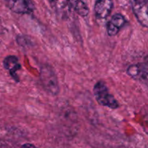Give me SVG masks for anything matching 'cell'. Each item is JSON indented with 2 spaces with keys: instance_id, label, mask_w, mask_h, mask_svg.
Wrapping results in <instances>:
<instances>
[{
  "instance_id": "1",
  "label": "cell",
  "mask_w": 148,
  "mask_h": 148,
  "mask_svg": "<svg viewBox=\"0 0 148 148\" xmlns=\"http://www.w3.org/2000/svg\"><path fill=\"white\" fill-rule=\"evenodd\" d=\"M93 94L97 102L103 106L108 107L111 109H116L119 107V103L114 96L109 92L108 87L102 80L95 84Z\"/></svg>"
},
{
  "instance_id": "2",
  "label": "cell",
  "mask_w": 148,
  "mask_h": 148,
  "mask_svg": "<svg viewBox=\"0 0 148 148\" xmlns=\"http://www.w3.org/2000/svg\"><path fill=\"white\" fill-rule=\"evenodd\" d=\"M40 78L45 90L53 96L59 93V80L53 68L47 64L43 65L40 69Z\"/></svg>"
},
{
  "instance_id": "3",
  "label": "cell",
  "mask_w": 148,
  "mask_h": 148,
  "mask_svg": "<svg viewBox=\"0 0 148 148\" xmlns=\"http://www.w3.org/2000/svg\"><path fill=\"white\" fill-rule=\"evenodd\" d=\"M133 13L143 27H148V1L135 0L131 1Z\"/></svg>"
},
{
  "instance_id": "4",
  "label": "cell",
  "mask_w": 148,
  "mask_h": 148,
  "mask_svg": "<svg viewBox=\"0 0 148 148\" xmlns=\"http://www.w3.org/2000/svg\"><path fill=\"white\" fill-rule=\"evenodd\" d=\"M7 6L17 14H30L36 9L33 1L30 0H12L7 2Z\"/></svg>"
},
{
  "instance_id": "5",
  "label": "cell",
  "mask_w": 148,
  "mask_h": 148,
  "mask_svg": "<svg viewBox=\"0 0 148 148\" xmlns=\"http://www.w3.org/2000/svg\"><path fill=\"white\" fill-rule=\"evenodd\" d=\"M126 19L120 13H116L106 23L107 33L109 36H114L119 32L121 28L125 25Z\"/></svg>"
},
{
  "instance_id": "6",
  "label": "cell",
  "mask_w": 148,
  "mask_h": 148,
  "mask_svg": "<svg viewBox=\"0 0 148 148\" xmlns=\"http://www.w3.org/2000/svg\"><path fill=\"white\" fill-rule=\"evenodd\" d=\"M114 8V2L111 0H98L94 6L95 17L103 20L108 17Z\"/></svg>"
},
{
  "instance_id": "7",
  "label": "cell",
  "mask_w": 148,
  "mask_h": 148,
  "mask_svg": "<svg viewBox=\"0 0 148 148\" xmlns=\"http://www.w3.org/2000/svg\"><path fill=\"white\" fill-rule=\"evenodd\" d=\"M127 74L136 80L145 81L147 79V65L145 63H138L130 65L127 70Z\"/></svg>"
},
{
  "instance_id": "8",
  "label": "cell",
  "mask_w": 148,
  "mask_h": 148,
  "mask_svg": "<svg viewBox=\"0 0 148 148\" xmlns=\"http://www.w3.org/2000/svg\"><path fill=\"white\" fill-rule=\"evenodd\" d=\"M3 66L5 69L9 71L10 75L15 82H20V78L17 76V72L21 69L22 66L19 63L18 58L13 55L7 56L3 60Z\"/></svg>"
},
{
  "instance_id": "9",
  "label": "cell",
  "mask_w": 148,
  "mask_h": 148,
  "mask_svg": "<svg viewBox=\"0 0 148 148\" xmlns=\"http://www.w3.org/2000/svg\"><path fill=\"white\" fill-rule=\"evenodd\" d=\"M71 9L81 17H87L89 14V7L86 2L83 1H69Z\"/></svg>"
},
{
  "instance_id": "10",
  "label": "cell",
  "mask_w": 148,
  "mask_h": 148,
  "mask_svg": "<svg viewBox=\"0 0 148 148\" xmlns=\"http://www.w3.org/2000/svg\"><path fill=\"white\" fill-rule=\"evenodd\" d=\"M52 7L54 8L55 11L61 14L62 17L66 16L68 12L71 10L70 4L69 1H51Z\"/></svg>"
},
{
  "instance_id": "11",
  "label": "cell",
  "mask_w": 148,
  "mask_h": 148,
  "mask_svg": "<svg viewBox=\"0 0 148 148\" xmlns=\"http://www.w3.org/2000/svg\"><path fill=\"white\" fill-rule=\"evenodd\" d=\"M20 148H38L34 145L31 144V143H25V144L23 145Z\"/></svg>"
},
{
  "instance_id": "12",
  "label": "cell",
  "mask_w": 148,
  "mask_h": 148,
  "mask_svg": "<svg viewBox=\"0 0 148 148\" xmlns=\"http://www.w3.org/2000/svg\"><path fill=\"white\" fill-rule=\"evenodd\" d=\"M1 19H0V30H1Z\"/></svg>"
}]
</instances>
